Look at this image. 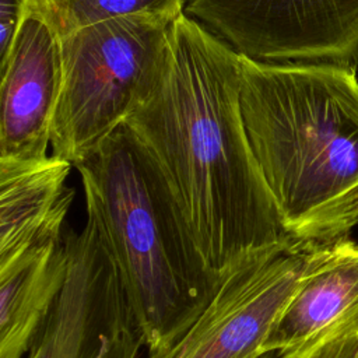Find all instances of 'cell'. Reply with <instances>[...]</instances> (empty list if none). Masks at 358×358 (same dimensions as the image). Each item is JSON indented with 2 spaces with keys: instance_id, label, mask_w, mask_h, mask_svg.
I'll return each instance as SVG.
<instances>
[{
  "instance_id": "obj_1",
  "label": "cell",
  "mask_w": 358,
  "mask_h": 358,
  "mask_svg": "<svg viewBox=\"0 0 358 358\" xmlns=\"http://www.w3.org/2000/svg\"><path fill=\"white\" fill-rule=\"evenodd\" d=\"M161 176L211 275L295 242L284 229L241 110V55L182 14L150 95L124 123Z\"/></svg>"
},
{
  "instance_id": "obj_2",
  "label": "cell",
  "mask_w": 358,
  "mask_h": 358,
  "mask_svg": "<svg viewBox=\"0 0 358 358\" xmlns=\"http://www.w3.org/2000/svg\"><path fill=\"white\" fill-rule=\"evenodd\" d=\"M241 110L287 234L303 245L350 238L358 227L357 66L241 55Z\"/></svg>"
},
{
  "instance_id": "obj_3",
  "label": "cell",
  "mask_w": 358,
  "mask_h": 358,
  "mask_svg": "<svg viewBox=\"0 0 358 358\" xmlns=\"http://www.w3.org/2000/svg\"><path fill=\"white\" fill-rule=\"evenodd\" d=\"M87 218L109 252L148 352L176 341L220 282L126 124L78 164Z\"/></svg>"
},
{
  "instance_id": "obj_4",
  "label": "cell",
  "mask_w": 358,
  "mask_h": 358,
  "mask_svg": "<svg viewBox=\"0 0 358 358\" xmlns=\"http://www.w3.org/2000/svg\"><path fill=\"white\" fill-rule=\"evenodd\" d=\"M169 27L136 15L62 38L63 85L52 123V155L76 168L127 122L158 80Z\"/></svg>"
},
{
  "instance_id": "obj_5",
  "label": "cell",
  "mask_w": 358,
  "mask_h": 358,
  "mask_svg": "<svg viewBox=\"0 0 358 358\" xmlns=\"http://www.w3.org/2000/svg\"><path fill=\"white\" fill-rule=\"evenodd\" d=\"M64 245L66 280L27 358H136L144 334L94 222L64 229Z\"/></svg>"
},
{
  "instance_id": "obj_6",
  "label": "cell",
  "mask_w": 358,
  "mask_h": 358,
  "mask_svg": "<svg viewBox=\"0 0 358 358\" xmlns=\"http://www.w3.org/2000/svg\"><path fill=\"white\" fill-rule=\"evenodd\" d=\"M185 14L255 60L358 64V0H187Z\"/></svg>"
},
{
  "instance_id": "obj_7",
  "label": "cell",
  "mask_w": 358,
  "mask_h": 358,
  "mask_svg": "<svg viewBox=\"0 0 358 358\" xmlns=\"http://www.w3.org/2000/svg\"><path fill=\"white\" fill-rule=\"evenodd\" d=\"M313 245L294 243L229 273L186 331L148 358H260Z\"/></svg>"
},
{
  "instance_id": "obj_8",
  "label": "cell",
  "mask_w": 358,
  "mask_h": 358,
  "mask_svg": "<svg viewBox=\"0 0 358 358\" xmlns=\"http://www.w3.org/2000/svg\"><path fill=\"white\" fill-rule=\"evenodd\" d=\"M0 71V161L45 159L63 85V52L62 38L32 0Z\"/></svg>"
},
{
  "instance_id": "obj_9",
  "label": "cell",
  "mask_w": 358,
  "mask_h": 358,
  "mask_svg": "<svg viewBox=\"0 0 358 358\" xmlns=\"http://www.w3.org/2000/svg\"><path fill=\"white\" fill-rule=\"evenodd\" d=\"M358 329V241L313 245L301 282L273 326L264 351L303 358Z\"/></svg>"
},
{
  "instance_id": "obj_10",
  "label": "cell",
  "mask_w": 358,
  "mask_h": 358,
  "mask_svg": "<svg viewBox=\"0 0 358 358\" xmlns=\"http://www.w3.org/2000/svg\"><path fill=\"white\" fill-rule=\"evenodd\" d=\"M73 165L55 155L36 162L0 161V267L64 232L74 199Z\"/></svg>"
},
{
  "instance_id": "obj_11",
  "label": "cell",
  "mask_w": 358,
  "mask_h": 358,
  "mask_svg": "<svg viewBox=\"0 0 358 358\" xmlns=\"http://www.w3.org/2000/svg\"><path fill=\"white\" fill-rule=\"evenodd\" d=\"M64 232L0 267V358H22L55 305L67 274Z\"/></svg>"
},
{
  "instance_id": "obj_12",
  "label": "cell",
  "mask_w": 358,
  "mask_h": 358,
  "mask_svg": "<svg viewBox=\"0 0 358 358\" xmlns=\"http://www.w3.org/2000/svg\"><path fill=\"white\" fill-rule=\"evenodd\" d=\"M187 0H32L60 38L103 21L147 15L172 24Z\"/></svg>"
},
{
  "instance_id": "obj_13",
  "label": "cell",
  "mask_w": 358,
  "mask_h": 358,
  "mask_svg": "<svg viewBox=\"0 0 358 358\" xmlns=\"http://www.w3.org/2000/svg\"><path fill=\"white\" fill-rule=\"evenodd\" d=\"M27 0H0V60L8 53L25 14Z\"/></svg>"
},
{
  "instance_id": "obj_14",
  "label": "cell",
  "mask_w": 358,
  "mask_h": 358,
  "mask_svg": "<svg viewBox=\"0 0 358 358\" xmlns=\"http://www.w3.org/2000/svg\"><path fill=\"white\" fill-rule=\"evenodd\" d=\"M358 329L341 334L313 350L303 358H357Z\"/></svg>"
},
{
  "instance_id": "obj_15",
  "label": "cell",
  "mask_w": 358,
  "mask_h": 358,
  "mask_svg": "<svg viewBox=\"0 0 358 358\" xmlns=\"http://www.w3.org/2000/svg\"><path fill=\"white\" fill-rule=\"evenodd\" d=\"M260 358H284V357L275 351H270V352H266L264 355H262Z\"/></svg>"
},
{
  "instance_id": "obj_16",
  "label": "cell",
  "mask_w": 358,
  "mask_h": 358,
  "mask_svg": "<svg viewBox=\"0 0 358 358\" xmlns=\"http://www.w3.org/2000/svg\"><path fill=\"white\" fill-rule=\"evenodd\" d=\"M357 358H358V357H357Z\"/></svg>"
}]
</instances>
